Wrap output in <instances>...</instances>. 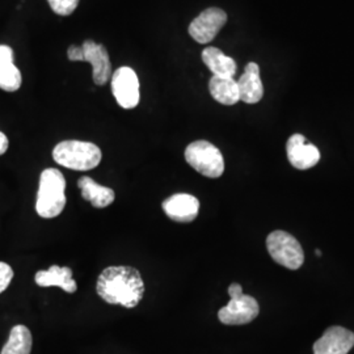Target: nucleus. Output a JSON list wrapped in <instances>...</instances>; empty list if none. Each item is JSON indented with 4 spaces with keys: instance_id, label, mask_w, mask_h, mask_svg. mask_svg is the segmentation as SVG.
<instances>
[{
    "instance_id": "obj_1",
    "label": "nucleus",
    "mask_w": 354,
    "mask_h": 354,
    "mask_svg": "<svg viewBox=\"0 0 354 354\" xmlns=\"http://www.w3.org/2000/svg\"><path fill=\"white\" fill-rule=\"evenodd\" d=\"M96 290L106 304L134 308L143 298L145 283L133 266H109L99 276Z\"/></svg>"
},
{
    "instance_id": "obj_2",
    "label": "nucleus",
    "mask_w": 354,
    "mask_h": 354,
    "mask_svg": "<svg viewBox=\"0 0 354 354\" xmlns=\"http://www.w3.org/2000/svg\"><path fill=\"white\" fill-rule=\"evenodd\" d=\"M66 180L55 168L45 169L39 176L36 212L42 218H55L66 206Z\"/></svg>"
},
{
    "instance_id": "obj_3",
    "label": "nucleus",
    "mask_w": 354,
    "mask_h": 354,
    "mask_svg": "<svg viewBox=\"0 0 354 354\" xmlns=\"http://www.w3.org/2000/svg\"><path fill=\"white\" fill-rule=\"evenodd\" d=\"M55 163L74 171H89L102 162V150L91 143L82 140H64L53 150Z\"/></svg>"
},
{
    "instance_id": "obj_4",
    "label": "nucleus",
    "mask_w": 354,
    "mask_h": 354,
    "mask_svg": "<svg viewBox=\"0 0 354 354\" xmlns=\"http://www.w3.org/2000/svg\"><path fill=\"white\" fill-rule=\"evenodd\" d=\"M185 160L201 175L210 178L222 176L225 172L223 155L207 140H196L185 150Z\"/></svg>"
},
{
    "instance_id": "obj_5",
    "label": "nucleus",
    "mask_w": 354,
    "mask_h": 354,
    "mask_svg": "<svg viewBox=\"0 0 354 354\" xmlns=\"http://www.w3.org/2000/svg\"><path fill=\"white\" fill-rule=\"evenodd\" d=\"M266 248L270 257L279 264L291 270L301 268L304 261L302 245L286 231H273L266 238Z\"/></svg>"
},
{
    "instance_id": "obj_6",
    "label": "nucleus",
    "mask_w": 354,
    "mask_h": 354,
    "mask_svg": "<svg viewBox=\"0 0 354 354\" xmlns=\"http://www.w3.org/2000/svg\"><path fill=\"white\" fill-rule=\"evenodd\" d=\"M112 92L118 105L133 109L140 104V79L130 67H120L112 74Z\"/></svg>"
},
{
    "instance_id": "obj_7",
    "label": "nucleus",
    "mask_w": 354,
    "mask_h": 354,
    "mask_svg": "<svg viewBox=\"0 0 354 354\" xmlns=\"http://www.w3.org/2000/svg\"><path fill=\"white\" fill-rule=\"evenodd\" d=\"M227 23V15L221 8H207L200 13L189 26L190 37L198 44L212 42Z\"/></svg>"
},
{
    "instance_id": "obj_8",
    "label": "nucleus",
    "mask_w": 354,
    "mask_h": 354,
    "mask_svg": "<svg viewBox=\"0 0 354 354\" xmlns=\"http://www.w3.org/2000/svg\"><path fill=\"white\" fill-rule=\"evenodd\" d=\"M260 313L257 301L243 294L239 298H234L223 308L219 310L218 317L223 324L227 326H243L251 323Z\"/></svg>"
},
{
    "instance_id": "obj_9",
    "label": "nucleus",
    "mask_w": 354,
    "mask_h": 354,
    "mask_svg": "<svg viewBox=\"0 0 354 354\" xmlns=\"http://www.w3.org/2000/svg\"><path fill=\"white\" fill-rule=\"evenodd\" d=\"M84 53V62L92 66V77L95 84L104 86L112 77V64L109 54L102 44H96L92 39H87L82 45Z\"/></svg>"
},
{
    "instance_id": "obj_10",
    "label": "nucleus",
    "mask_w": 354,
    "mask_h": 354,
    "mask_svg": "<svg viewBox=\"0 0 354 354\" xmlns=\"http://www.w3.org/2000/svg\"><path fill=\"white\" fill-rule=\"evenodd\" d=\"M354 346V333L349 329L333 326L314 344V354H348Z\"/></svg>"
},
{
    "instance_id": "obj_11",
    "label": "nucleus",
    "mask_w": 354,
    "mask_h": 354,
    "mask_svg": "<svg viewBox=\"0 0 354 354\" xmlns=\"http://www.w3.org/2000/svg\"><path fill=\"white\" fill-rule=\"evenodd\" d=\"M288 159L297 169H310L320 160V151L317 146L307 143L302 134L291 136L286 145Z\"/></svg>"
},
{
    "instance_id": "obj_12",
    "label": "nucleus",
    "mask_w": 354,
    "mask_h": 354,
    "mask_svg": "<svg viewBox=\"0 0 354 354\" xmlns=\"http://www.w3.org/2000/svg\"><path fill=\"white\" fill-rule=\"evenodd\" d=\"M163 210L172 221L189 223L194 221L200 210V201L187 193H177L163 201Z\"/></svg>"
},
{
    "instance_id": "obj_13",
    "label": "nucleus",
    "mask_w": 354,
    "mask_h": 354,
    "mask_svg": "<svg viewBox=\"0 0 354 354\" xmlns=\"http://www.w3.org/2000/svg\"><path fill=\"white\" fill-rule=\"evenodd\" d=\"M239 95L241 102L247 104H256L264 96V87L260 77V67L254 62H250L245 66V70L238 80Z\"/></svg>"
},
{
    "instance_id": "obj_14",
    "label": "nucleus",
    "mask_w": 354,
    "mask_h": 354,
    "mask_svg": "<svg viewBox=\"0 0 354 354\" xmlns=\"http://www.w3.org/2000/svg\"><path fill=\"white\" fill-rule=\"evenodd\" d=\"M35 281L41 288L58 286L66 292H75L77 289V285L73 279V270L68 266H53L48 270H39L35 276Z\"/></svg>"
},
{
    "instance_id": "obj_15",
    "label": "nucleus",
    "mask_w": 354,
    "mask_h": 354,
    "mask_svg": "<svg viewBox=\"0 0 354 354\" xmlns=\"http://www.w3.org/2000/svg\"><path fill=\"white\" fill-rule=\"evenodd\" d=\"M21 73L13 64V51L7 45H0V88L15 92L21 87Z\"/></svg>"
},
{
    "instance_id": "obj_16",
    "label": "nucleus",
    "mask_w": 354,
    "mask_h": 354,
    "mask_svg": "<svg viewBox=\"0 0 354 354\" xmlns=\"http://www.w3.org/2000/svg\"><path fill=\"white\" fill-rule=\"evenodd\" d=\"M77 187L82 190V197L95 207L102 209L114 201L115 196L113 189L102 187L91 177H80L77 181Z\"/></svg>"
},
{
    "instance_id": "obj_17",
    "label": "nucleus",
    "mask_w": 354,
    "mask_h": 354,
    "mask_svg": "<svg viewBox=\"0 0 354 354\" xmlns=\"http://www.w3.org/2000/svg\"><path fill=\"white\" fill-rule=\"evenodd\" d=\"M203 61L213 76L234 77L236 74V62L218 48H206L203 51Z\"/></svg>"
},
{
    "instance_id": "obj_18",
    "label": "nucleus",
    "mask_w": 354,
    "mask_h": 354,
    "mask_svg": "<svg viewBox=\"0 0 354 354\" xmlns=\"http://www.w3.org/2000/svg\"><path fill=\"white\" fill-rule=\"evenodd\" d=\"M209 89L215 102L223 105H234L241 102L238 82L234 77L213 76L209 82Z\"/></svg>"
},
{
    "instance_id": "obj_19",
    "label": "nucleus",
    "mask_w": 354,
    "mask_h": 354,
    "mask_svg": "<svg viewBox=\"0 0 354 354\" xmlns=\"http://www.w3.org/2000/svg\"><path fill=\"white\" fill-rule=\"evenodd\" d=\"M33 339L30 330L26 326H15L0 354H30Z\"/></svg>"
},
{
    "instance_id": "obj_20",
    "label": "nucleus",
    "mask_w": 354,
    "mask_h": 354,
    "mask_svg": "<svg viewBox=\"0 0 354 354\" xmlns=\"http://www.w3.org/2000/svg\"><path fill=\"white\" fill-rule=\"evenodd\" d=\"M51 10L59 16H68L79 6V0H48Z\"/></svg>"
},
{
    "instance_id": "obj_21",
    "label": "nucleus",
    "mask_w": 354,
    "mask_h": 354,
    "mask_svg": "<svg viewBox=\"0 0 354 354\" xmlns=\"http://www.w3.org/2000/svg\"><path fill=\"white\" fill-rule=\"evenodd\" d=\"M13 279V270L11 266L0 261V294L6 290Z\"/></svg>"
},
{
    "instance_id": "obj_22",
    "label": "nucleus",
    "mask_w": 354,
    "mask_h": 354,
    "mask_svg": "<svg viewBox=\"0 0 354 354\" xmlns=\"http://www.w3.org/2000/svg\"><path fill=\"white\" fill-rule=\"evenodd\" d=\"M67 57L70 61L73 62H80V61H84V53H83V48L82 46H76L73 45L68 48L67 50Z\"/></svg>"
},
{
    "instance_id": "obj_23",
    "label": "nucleus",
    "mask_w": 354,
    "mask_h": 354,
    "mask_svg": "<svg viewBox=\"0 0 354 354\" xmlns=\"http://www.w3.org/2000/svg\"><path fill=\"white\" fill-rule=\"evenodd\" d=\"M228 295L231 297V299L234 298H239L243 295V289H241L239 283H232L230 288H228Z\"/></svg>"
},
{
    "instance_id": "obj_24",
    "label": "nucleus",
    "mask_w": 354,
    "mask_h": 354,
    "mask_svg": "<svg viewBox=\"0 0 354 354\" xmlns=\"http://www.w3.org/2000/svg\"><path fill=\"white\" fill-rule=\"evenodd\" d=\"M7 150H8V138L4 133L0 131V155L6 153Z\"/></svg>"
},
{
    "instance_id": "obj_25",
    "label": "nucleus",
    "mask_w": 354,
    "mask_h": 354,
    "mask_svg": "<svg viewBox=\"0 0 354 354\" xmlns=\"http://www.w3.org/2000/svg\"><path fill=\"white\" fill-rule=\"evenodd\" d=\"M317 256H319V257H320V256H322V252H320V251H319V250H317Z\"/></svg>"
}]
</instances>
